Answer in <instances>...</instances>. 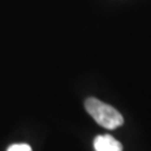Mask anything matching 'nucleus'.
I'll return each mask as SVG.
<instances>
[{
  "label": "nucleus",
  "instance_id": "nucleus-3",
  "mask_svg": "<svg viewBox=\"0 0 151 151\" xmlns=\"http://www.w3.org/2000/svg\"><path fill=\"white\" fill-rule=\"evenodd\" d=\"M6 151H32V147L27 144H14L9 146Z\"/></svg>",
  "mask_w": 151,
  "mask_h": 151
},
{
  "label": "nucleus",
  "instance_id": "nucleus-1",
  "mask_svg": "<svg viewBox=\"0 0 151 151\" xmlns=\"http://www.w3.org/2000/svg\"><path fill=\"white\" fill-rule=\"evenodd\" d=\"M84 107L86 111L93 117V120L105 129L113 130L124 124V117L116 108L97 98H87L84 102Z\"/></svg>",
  "mask_w": 151,
  "mask_h": 151
},
{
  "label": "nucleus",
  "instance_id": "nucleus-2",
  "mask_svg": "<svg viewBox=\"0 0 151 151\" xmlns=\"http://www.w3.org/2000/svg\"><path fill=\"white\" fill-rule=\"evenodd\" d=\"M94 151H122V145L111 135H100L93 141Z\"/></svg>",
  "mask_w": 151,
  "mask_h": 151
}]
</instances>
